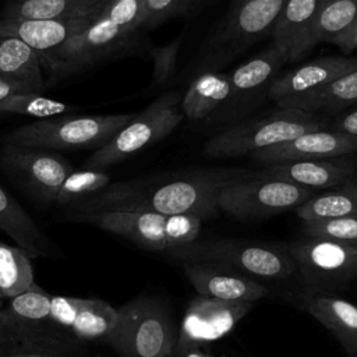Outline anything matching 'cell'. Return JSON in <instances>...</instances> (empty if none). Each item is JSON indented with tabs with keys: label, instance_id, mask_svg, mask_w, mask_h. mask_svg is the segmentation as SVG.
I'll list each match as a JSON object with an SVG mask.
<instances>
[{
	"label": "cell",
	"instance_id": "1",
	"mask_svg": "<svg viewBox=\"0 0 357 357\" xmlns=\"http://www.w3.org/2000/svg\"><path fill=\"white\" fill-rule=\"evenodd\" d=\"M251 173L231 167H205L110 183L102 191L71 206L73 213L107 211L216 216L220 192Z\"/></svg>",
	"mask_w": 357,
	"mask_h": 357
},
{
	"label": "cell",
	"instance_id": "2",
	"mask_svg": "<svg viewBox=\"0 0 357 357\" xmlns=\"http://www.w3.org/2000/svg\"><path fill=\"white\" fill-rule=\"evenodd\" d=\"M52 296L33 283L29 290L7 300L0 311V357L20 353L68 356L79 340L54 321Z\"/></svg>",
	"mask_w": 357,
	"mask_h": 357
},
{
	"label": "cell",
	"instance_id": "3",
	"mask_svg": "<svg viewBox=\"0 0 357 357\" xmlns=\"http://www.w3.org/2000/svg\"><path fill=\"white\" fill-rule=\"evenodd\" d=\"M70 219L93 225L120 236L141 248L172 255L198 240L202 219L192 215H162L153 212L107 211L70 213Z\"/></svg>",
	"mask_w": 357,
	"mask_h": 357
},
{
	"label": "cell",
	"instance_id": "4",
	"mask_svg": "<svg viewBox=\"0 0 357 357\" xmlns=\"http://www.w3.org/2000/svg\"><path fill=\"white\" fill-rule=\"evenodd\" d=\"M329 121L300 109L279 107L273 113L231 126L211 139L204 146L209 158H237L291 141L308 131L328 127Z\"/></svg>",
	"mask_w": 357,
	"mask_h": 357
},
{
	"label": "cell",
	"instance_id": "5",
	"mask_svg": "<svg viewBox=\"0 0 357 357\" xmlns=\"http://www.w3.org/2000/svg\"><path fill=\"white\" fill-rule=\"evenodd\" d=\"M170 257L181 262H208L226 266L258 282L283 280L297 272L287 247L247 240H195Z\"/></svg>",
	"mask_w": 357,
	"mask_h": 357
},
{
	"label": "cell",
	"instance_id": "6",
	"mask_svg": "<svg viewBox=\"0 0 357 357\" xmlns=\"http://www.w3.org/2000/svg\"><path fill=\"white\" fill-rule=\"evenodd\" d=\"M117 312V322L105 340L119 357H173L177 329L162 300L139 297Z\"/></svg>",
	"mask_w": 357,
	"mask_h": 357
},
{
	"label": "cell",
	"instance_id": "7",
	"mask_svg": "<svg viewBox=\"0 0 357 357\" xmlns=\"http://www.w3.org/2000/svg\"><path fill=\"white\" fill-rule=\"evenodd\" d=\"M287 0H231L225 18L206 40L198 70L216 71L272 33Z\"/></svg>",
	"mask_w": 357,
	"mask_h": 357
},
{
	"label": "cell",
	"instance_id": "8",
	"mask_svg": "<svg viewBox=\"0 0 357 357\" xmlns=\"http://www.w3.org/2000/svg\"><path fill=\"white\" fill-rule=\"evenodd\" d=\"M132 117L134 113L43 119L13 130L4 142L46 151L99 149Z\"/></svg>",
	"mask_w": 357,
	"mask_h": 357
},
{
	"label": "cell",
	"instance_id": "9",
	"mask_svg": "<svg viewBox=\"0 0 357 357\" xmlns=\"http://www.w3.org/2000/svg\"><path fill=\"white\" fill-rule=\"evenodd\" d=\"M181 98L178 92H166L155 99L141 113L134 114L107 144L93 151L84 169L103 170L163 139L184 119Z\"/></svg>",
	"mask_w": 357,
	"mask_h": 357
},
{
	"label": "cell",
	"instance_id": "10",
	"mask_svg": "<svg viewBox=\"0 0 357 357\" xmlns=\"http://www.w3.org/2000/svg\"><path fill=\"white\" fill-rule=\"evenodd\" d=\"M314 195V190L251 173L219 195V209L241 220L265 219L296 209Z\"/></svg>",
	"mask_w": 357,
	"mask_h": 357
},
{
	"label": "cell",
	"instance_id": "11",
	"mask_svg": "<svg viewBox=\"0 0 357 357\" xmlns=\"http://www.w3.org/2000/svg\"><path fill=\"white\" fill-rule=\"evenodd\" d=\"M297 272L311 287L344 284L357 276V245L307 237L287 245Z\"/></svg>",
	"mask_w": 357,
	"mask_h": 357
},
{
	"label": "cell",
	"instance_id": "12",
	"mask_svg": "<svg viewBox=\"0 0 357 357\" xmlns=\"http://www.w3.org/2000/svg\"><path fill=\"white\" fill-rule=\"evenodd\" d=\"M0 163L13 180L43 202H54L59 188L74 170L57 153L13 144L3 148Z\"/></svg>",
	"mask_w": 357,
	"mask_h": 357
},
{
	"label": "cell",
	"instance_id": "13",
	"mask_svg": "<svg viewBox=\"0 0 357 357\" xmlns=\"http://www.w3.org/2000/svg\"><path fill=\"white\" fill-rule=\"evenodd\" d=\"M252 305L254 303L223 301L204 296L195 297L187 307L177 329L173 357L188 349L201 347L222 339L233 331Z\"/></svg>",
	"mask_w": 357,
	"mask_h": 357
},
{
	"label": "cell",
	"instance_id": "14",
	"mask_svg": "<svg viewBox=\"0 0 357 357\" xmlns=\"http://www.w3.org/2000/svg\"><path fill=\"white\" fill-rule=\"evenodd\" d=\"M357 68V57L325 56L280 74L269 88L268 98L279 107H294L333 79Z\"/></svg>",
	"mask_w": 357,
	"mask_h": 357
},
{
	"label": "cell",
	"instance_id": "15",
	"mask_svg": "<svg viewBox=\"0 0 357 357\" xmlns=\"http://www.w3.org/2000/svg\"><path fill=\"white\" fill-rule=\"evenodd\" d=\"M357 152V137L335 131L329 127L308 131L291 141L251 153V159L264 166L337 158Z\"/></svg>",
	"mask_w": 357,
	"mask_h": 357
},
{
	"label": "cell",
	"instance_id": "16",
	"mask_svg": "<svg viewBox=\"0 0 357 357\" xmlns=\"http://www.w3.org/2000/svg\"><path fill=\"white\" fill-rule=\"evenodd\" d=\"M328 0H287L272 29V43L286 63L304 57L314 46L318 20Z\"/></svg>",
	"mask_w": 357,
	"mask_h": 357
},
{
	"label": "cell",
	"instance_id": "17",
	"mask_svg": "<svg viewBox=\"0 0 357 357\" xmlns=\"http://www.w3.org/2000/svg\"><path fill=\"white\" fill-rule=\"evenodd\" d=\"M183 269L198 296L223 301L255 303L269 293L264 283L226 266L208 262H183Z\"/></svg>",
	"mask_w": 357,
	"mask_h": 357
},
{
	"label": "cell",
	"instance_id": "18",
	"mask_svg": "<svg viewBox=\"0 0 357 357\" xmlns=\"http://www.w3.org/2000/svg\"><path fill=\"white\" fill-rule=\"evenodd\" d=\"M50 312L79 342L105 339L119 317L117 310L105 300L67 296H52Z\"/></svg>",
	"mask_w": 357,
	"mask_h": 357
},
{
	"label": "cell",
	"instance_id": "19",
	"mask_svg": "<svg viewBox=\"0 0 357 357\" xmlns=\"http://www.w3.org/2000/svg\"><path fill=\"white\" fill-rule=\"evenodd\" d=\"M130 36L128 32L99 11L86 28L50 54L52 61L57 67L84 66L117 50Z\"/></svg>",
	"mask_w": 357,
	"mask_h": 357
},
{
	"label": "cell",
	"instance_id": "20",
	"mask_svg": "<svg viewBox=\"0 0 357 357\" xmlns=\"http://www.w3.org/2000/svg\"><path fill=\"white\" fill-rule=\"evenodd\" d=\"M357 169V159L344 155L326 159L297 160L266 166L258 174L269 178L283 180L310 190L331 188L351 180Z\"/></svg>",
	"mask_w": 357,
	"mask_h": 357
},
{
	"label": "cell",
	"instance_id": "21",
	"mask_svg": "<svg viewBox=\"0 0 357 357\" xmlns=\"http://www.w3.org/2000/svg\"><path fill=\"white\" fill-rule=\"evenodd\" d=\"M284 64L286 60L282 53L271 43L257 56L229 73L231 98L227 106L245 112V107L257 103L262 95H268Z\"/></svg>",
	"mask_w": 357,
	"mask_h": 357
},
{
	"label": "cell",
	"instance_id": "22",
	"mask_svg": "<svg viewBox=\"0 0 357 357\" xmlns=\"http://www.w3.org/2000/svg\"><path fill=\"white\" fill-rule=\"evenodd\" d=\"M96 17L66 20H8L0 18V36H14L39 54H52L79 33Z\"/></svg>",
	"mask_w": 357,
	"mask_h": 357
},
{
	"label": "cell",
	"instance_id": "23",
	"mask_svg": "<svg viewBox=\"0 0 357 357\" xmlns=\"http://www.w3.org/2000/svg\"><path fill=\"white\" fill-rule=\"evenodd\" d=\"M0 78L28 92L46 88L39 53L14 36H0Z\"/></svg>",
	"mask_w": 357,
	"mask_h": 357
},
{
	"label": "cell",
	"instance_id": "24",
	"mask_svg": "<svg viewBox=\"0 0 357 357\" xmlns=\"http://www.w3.org/2000/svg\"><path fill=\"white\" fill-rule=\"evenodd\" d=\"M0 230L4 231L17 247L31 258H47L52 255L50 240L36 226L22 206L0 187Z\"/></svg>",
	"mask_w": 357,
	"mask_h": 357
},
{
	"label": "cell",
	"instance_id": "25",
	"mask_svg": "<svg viewBox=\"0 0 357 357\" xmlns=\"http://www.w3.org/2000/svg\"><path fill=\"white\" fill-rule=\"evenodd\" d=\"M304 307L349 354L357 353V305L339 297L310 296L304 298Z\"/></svg>",
	"mask_w": 357,
	"mask_h": 357
},
{
	"label": "cell",
	"instance_id": "26",
	"mask_svg": "<svg viewBox=\"0 0 357 357\" xmlns=\"http://www.w3.org/2000/svg\"><path fill=\"white\" fill-rule=\"evenodd\" d=\"M231 98L229 74L219 71L199 73L181 98V112L188 120H202L227 106Z\"/></svg>",
	"mask_w": 357,
	"mask_h": 357
},
{
	"label": "cell",
	"instance_id": "27",
	"mask_svg": "<svg viewBox=\"0 0 357 357\" xmlns=\"http://www.w3.org/2000/svg\"><path fill=\"white\" fill-rule=\"evenodd\" d=\"M106 0H10L1 18L66 20L98 14Z\"/></svg>",
	"mask_w": 357,
	"mask_h": 357
},
{
	"label": "cell",
	"instance_id": "28",
	"mask_svg": "<svg viewBox=\"0 0 357 357\" xmlns=\"http://www.w3.org/2000/svg\"><path fill=\"white\" fill-rule=\"evenodd\" d=\"M301 222L357 215V185L350 180L336 190L314 194L296 209Z\"/></svg>",
	"mask_w": 357,
	"mask_h": 357
},
{
	"label": "cell",
	"instance_id": "29",
	"mask_svg": "<svg viewBox=\"0 0 357 357\" xmlns=\"http://www.w3.org/2000/svg\"><path fill=\"white\" fill-rule=\"evenodd\" d=\"M357 107V68L333 79L317 93L305 98L291 109L308 113L324 112L326 114H340Z\"/></svg>",
	"mask_w": 357,
	"mask_h": 357
},
{
	"label": "cell",
	"instance_id": "30",
	"mask_svg": "<svg viewBox=\"0 0 357 357\" xmlns=\"http://www.w3.org/2000/svg\"><path fill=\"white\" fill-rule=\"evenodd\" d=\"M31 257L20 247L0 241V300H10L33 284Z\"/></svg>",
	"mask_w": 357,
	"mask_h": 357
},
{
	"label": "cell",
	"instance_id": "31",
	"mask_svg": "<svg viewBox=\"0 0 357 357\" xmlns=\"http://www.w3.org/2000/svg\"><path fill=\"white\" fill-rule=\"evenodd\" d=\"M110 184V177L103 170L93 169H81L73 170L61 187L59 188L54 204L59 206H73L93 194L102 191Z\"/></svg>",
	"mask_w": 357,
	"mask_h": 357
},
{
	"label": "cell",
	"instance_id": "32",
	"mask_svg": "<svg viewBox=\"0 0 357 357\" xmlns=\"http://www.w3.org/2000/svg\"><path fill=\"white\" fill-rule=\"evenodd\" d=\"M75 109V106L46 98L39 92H17L0 102V113L22 114L39 120L57 117Z\"/></svg>",
	"mask_w": 357,
	"mask_h": 357
},
{
	"label": "cell",
	"instance_id": "33",
	"mask_svg": "<svg viewBox=\"0 0 357 357\" xmlns=\"http://www.w3.org/2000/svg\"><path fill=\"white\" fill-rule=\"evenodd\" d=\"M357 22V0H328L314 33L315 45L332 43Z\"/></svg>",
	"mask_w": 357,
	"mask_h": 357
},
{
	"label": "cell",
	"instance_id": "34",
	"mask_svg": "<svg viewBox=\"0 0 357 357\" xmlns=\"http://www.w3.org/2000/svg\"><path fill=\"white\" fill-rule=\"evenodd\" d=\"M301 231L305 237L357 245V215L303 222Z\"/></svg>",
	"mask_w": 357,
	"mask_h": 357
},
{
	"label": "cell",
	"instance_id": "35",
	"mask_svg": "<svg viewBox=\"0 0 357 357\" xmlns=\"http://www.w3.org/2000/svg\"><path fill=\"white\" fill-rule=\"evenodd\" d=\"M100 13L132 35L138 28H142L145 0H106Z\"/></svg>",
	"mask_w": 357,
	"mask_h": 357
},
{
	"label": "cell",
	"instance_id": "36",
	"mask_svg": "<svg viewBox=\"0 0 357 357\" xmlns=\"http://www.w3.org/2000/svg\"><path fill=\"white\" fill-rule=\"evenodd\" d=\"M181 45V38H176L173 42L151 49L149 54L153 63V84L166 85L176 73L177 54Z\"/></svg>",
	"mask_w": 357,
	"mask_h": 357
},
{
	"label": "cell",
	"instance_id": "37",
	"mask_svg": "<svg viewBox=\"0 0 357 357\" xmlns=\"http://www.w3.org/2000/svg\"><path fill=\"white\" fill-rule=\"evenodd\" d=\"M188 0H145V20L142 28L155 29L173 15L190 10Z\"/></svg>",
	"mask_w": 357,
	"mask_h": 357
},
{
	"label": "cell",
	"instance_id": "38",
	"mask_svg": "<svg viewBox=\"0 0 357 357\" xmlns=\"http://www.w3.org/2000/svg\"><path fill=\"white\" fill-rule=\"evenodd\" d=\"M329 128L343 132V134H347V135L357 137V107L349 109V110L337 114L329 123Z\"/></svg>",
	"mask_w": 357,
	"mask_h": 357
},
{
	"label": "cell",
	"instance_id": "39",
	"mask_svg": "<svg viewBox=\"0 0 357 357\" xmlns=\"http://www.w3.org/2000/svg\"><path fill=\"white\" fill-rule=\"evenodd\" d=\"M332 45L337 46L343 53L350 54L353 50L357 49V22L344 31L340 36H337Z\"/></svg>",
	"mask_w": 357,
	"mask_h": 357
},
{
	"label": "cell",
	"instance_id": "40",
	"mask_svg": "<svg viewBox=\"0 0 357 357\" xmlns=\"http://www.w3.org/2000/svg\"><path fill=\"white\" fill-rule=\"evenodd\" d=\"M17 92H28V91H25L22 88H20L14 84H10V82L0 78V102L4 100L6 98H8L13 93H17Z\"/></svg>",
	"mask_w": 357,
	"mask_h": 357
},
{
	"label": "cell",
	"instance_id": "41",
	"mask_svg": "<svg viewBox=\"0 0 357 357\" xmlns=\"http://www.w3.org/2000/svg\"><path fill=\"white\" fill-rule=\"evenodd\" d=\"M174 357H212V356L205 353L204 350H201V347H194V349H188V350H185L181 354L174 356Z\"/></svg>",
	"mask_w": 357,
	"mask_h": 357
},
{
	"label": "cell",
	"instance_id": "42",
	"mask_svg": "<svg viewBox=\"0 0 357 357\" xmlns=\"http://www.w3.org/2000/svg\"><path fill=\"white\" fill-rule=\"evenodd\" d=\"M10 357H66V356L50 354V353H20V354H13Z\"/></svg>",
	"mask_w": 357,
	"mask_h": 357
},
{
	"label": "cell",
	"instance_id": "43",
	"mask_svg": "<svg viewBox=\"0 0 357 357\" xmlns=\"http://www.w3.org/2000/svg\"><path fill=\"white\" fill-rule=\"evenodd\" d=\"M197 1H198V0H188V3H190V7H194Z\"/></svg>",
	"mask_w": 357,
	"mask_h": 357
},
{
	"label": "cell",
	"instance_id": "44",
	"mask_svg": "<svg viewBox=\"0 0 357 357\" xmlns=\"http://www.w3.org/2000/svg\"><path fill=\"white\" fill-rule=\"evenodd\" d=\"M3 305H4V300H0V311H1V308H3Z\"/></svg>",
	"mask_w": 357,
	"mask_h": 357
},
{
	"label": "cell",
	"instance_id": "45",
	"mask_svg": "<svg viewBox=\"0 0 357 357\" xmlns=\"http://www.w3.org/2000/svg\"><path fill=\"white\" fill-rule=\"evenodd\" d=\"M356 185H357V181H356Z\"/></svg>",
	"mask_w": 357,
	"mask_h": 357
},
{
	"label": "cell",
	"instance_id": "46",
	"mask_svg": "<svg viewBox=\"0 0 357 357\" xmlns=\"http://www.w3.org/2000/svg\"><path fill=\"white\" fill-rule=\"evenodd\" d=\"M66 357H70V356H66Z\"/></svg>",
	"mask_w": 357,
	"mask_h": 357
}]
</instances>
